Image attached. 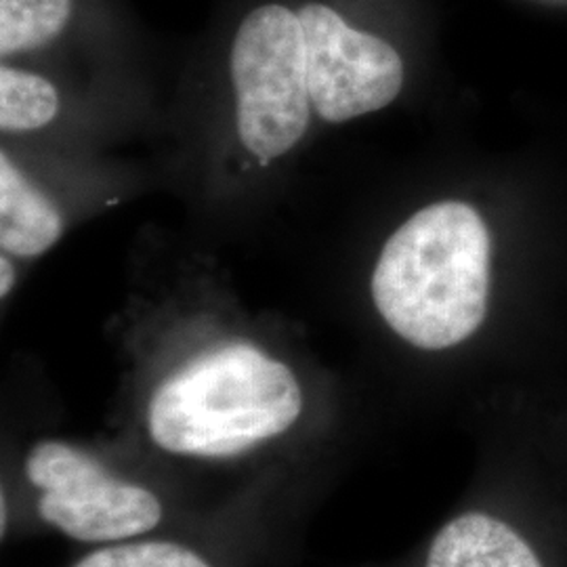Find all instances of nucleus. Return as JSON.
<instances>
[{"instance_id": "8", "label": "nucleus", "mask_w": 567, "mask_h": 567, "mask_svg": "<svg viewBox=\"0 0 567 567\" xmlns=\"http://www.w3.org/2000/svg\"><path fill=\"white\" fill-rule=\"evenodd\" d=\"M72 7V0H0V53L7 58L55 41Z\"/></svg>"}, {"instance_id": "11", "label": "nucleus", "mask_w": 567, "mask_h": 567, "mask_svg": "<svg viewBox=\"0 0 567 567\" xmlns=\"http://www.w3.org/2000/svg\"><path fill=\"white\" fill-rule=\"evenodd\" d=\"M515 416L524 426L527 440L547 473L548 484L555 492L567 526V410Z\"/></svg>"}, {"instance_id": "3", "label": "nucleus", "mask_w": 567, "mask_h": 567, "mask_svg": "<svg viewBox=\"0 0 567 567\" xmlns=\"http://www.w3.org/2000/svg\"><path fill=\"white\" fill-rule=\"evenodd\" d=\"M473 496L437 527L412 567H567V526L519 419L482 447Z\"/></svg>"}, {"instance_id": "6", "label": "nucleus", "mask_w": 567, "mask_h": 567, "mask_svg": "<svg viewBox=\"0 0 567 567\" xmlns=\"http://www.w3.org/2000/svg\"><path fill=\"white\" fill-rule=\"evenodd\" d=\"M307 47V81L313 112L347 122L379 112L404 84V63L389 42L353 30L330 7L309 2L299 11Z\"/></svg>"}, {"instance_id": "1", "label": "nucleus", "mask_w": 567, "mask_h": 567, "mask_svg": "<svg viewBox=\"0 0 567 567\" xmlns=\"http://www.w3.org/2000/svg\"><path fill=\"white\" fill-rule=\"evenodd\" d=\"M303 386L292 368L261 347H206L168 372L145 408L152 444L192 461H231L299 423Z\"/></svg>"}, {"instance_id": "4", "label": "nucleus", "mask_w": 567, "mask_h": 567, "mask_svg": "<svg viewBox=\"0 0 567 567\" xmlns=\"http://www.w3.org/2000/svg\"><path fill=\"white\" fill-rule=\"evenodd\" d=\"M238 135L261 164L303 140L311 116L307 47L299 13L264 4L244 18L229 53Z\"/></svg>"}, {"instance_id": "9", "label": "nucleus", "mask_w": 567, "mask_h": 567, "mask_svg": "<svg viewBox=\"0 0 567 567\" xmlns=\"http://www.w3.org/2000/svg\"><path fill=\"white\" fill-rule=\"evenodd\" d=\"M60 112L58 89L32 72L0 70V128L4 133L39 131Z\"/></svg>"}, {"instance_id": "10", "label": "nucleus", "mask_w": 567, "mask_h": 567, "mask_svg": "<svg viewBox=\"0 0 567 567\" xmlns=\"http://www.w3.org/2000/svg\"><path fill=\"white\" fill-rule=\"evenodd\" d=\"M72 567H215L203 553L175 540H126L102 545Z\"/></svg>"}, {"instance_id": "2", "label": "nucleus", "mask_w": 567, "mask_h": 567, "mask_svg": "<svg viewBox=\"0 0 567 567\" xmlns=\"http://www.w3.org/2000/svg\"><path fill=\"white\" fill-rule=\"evenodd\" d=\"M489 231L465 203H435L389 240L372 274V303L405 344L442 353L482 332L489 313Z\"/></svg>"}, {"instance_id": "12", "label": "nucleus", "mask_w": 567, "mask_h": 567, "mask_svg": "<svg viewBox=\"0 0 567 567\" xmlns=\"http://www.w3.org/2000/svg\"><path fill=\"white\" fill-rule=\"evenodd\" d=\"M0 269H2V278H0V295H2V299H4V297L11 292L13 284H16V269H13V264L9 261V257H7V255L0 259Z\"/></svg>"}, {"instance_id": "7", "label": "nucleus", "mask_w": 567, "mask_h": 567, "mask_svg": "<svg viewBox=\"0 0 567 567\" xmlns=\"http://www.w3.org/2000/svg\"><path fill=\"white\" fill-rule=\"evenodd\" d=\"M63 219L58 206L37 189L9 161L0 156V244L2 250L32 259L61 238Z\"/></svg>"}, {"instance_id": "5", "label": "nucleus", "mask_w": 567, "mask_h": 567, "mask_svg": "<svg viewBox=\"0 0 567 567\" xmlns=\"http://www.w3.org/2000/svg\"><path fill=\"white\" fill-rule=\"evenodd\" d=\"M23 471L37 489L39 517L76 543H126L163 522V503L150 487L122 480L93 452L65 440L37 442Z\"/></svg>"}]
</instances>
